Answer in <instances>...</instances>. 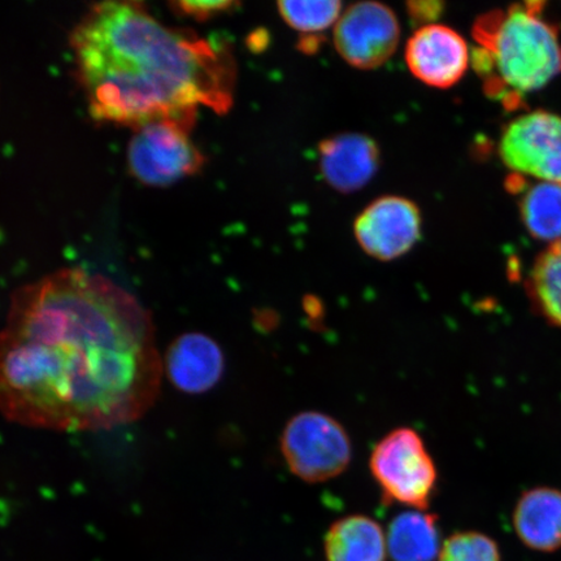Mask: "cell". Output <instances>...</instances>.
Wrapping results in <instances>:
<instances>
[{"label": "cell", "mask_w": 561, "mask_h": 561, "mask_svg": "<svg viewBox=\"0 0 561 561\" xmlns=\"http://www.w3.org/2000/svg\"><path fill=\"white\" fill-rule=\"evenodd\" d=\"M75 72L98 122L196 121L233 104V56L219 42L161 23L139 2L90 7L70 37Z\"/></svg>", "instance_id": "obj_2"}, {"label": "cell", "mask_w": 561, "mask_h": 561, "mask_svg": "<svg viewBox=\"0 0 561 561\" xmlns=\"http://www.w3.org/2000/svg\"><path fill=\"white\" fill-rule=\"evenodd\" d=\"M196 121L161 118L135 128L128 145L133 178L151 187H165L198 173L205 156L193 142Z\"/></svg>", "instance_id": "obj_5"}, {"label": "cell", "mask_w": 561, "mask_h": 561, "mask_svg": "<svg viewBox=\"0 0 561 561\" xmlns=\"http://www.w3.org/2000/svg\"><path fill=\"white\" fill-rule=\"evenodd\" d=\"M423 217L415 202L403 196H381L356 217L354 233L364 252L381 262L396 261L412 250L421 237Z\"/></svg>", "instance_id": "obj_9"}, {"label": "cell", "mask_w": 561, "mask_h": 561, "mask_svg": "<svg viewBox=\"0 0 561 561\" xmlns=\"http://www.w3.org/2000/svg\"><path fill=\"white\" fill-rule=\"evenodd\" d=\"M500 156L510 170L561 186V118L546 111L517 117L503 133Z\"/></svg>", "instance_id": "obj_8"}, {"label": "cell", "mask_w": 561, "mask_h": 561, "mask_svg": "<svg viewBox=\"0 0 561 561\" xmlns=\"http://www.w3.org/2000/svg\"><path fill=\"white\" fill-rule=\"evenodd\" d=\"M279 447L289 471L308 483L335 479L353 460L345 426L318 411L300 412L287 421Z\"/></svg>", "instance_id": "obj_6"}, {"label": "cell", "mask_w": 561, "mask_h": 561, "mask_svg": "<svg viewBox=\"0 0 561 561\" xmlns=\"http://www.w3.org/2000/svg\"><path fill=\"white\" fill-rule=\"evenodd\" d=\"M469 61L471 54L466 39L450 26H421L407 42V66L427 87H454L466 75Z\"/></svg>", "instance_id": "obj_10"}, {"label": "cell", "mask_w": 561, "mask_h": 561, "mask_svg": "<svg viewBox=\"0 0 561 561\" xmlns=\"http://www.w3.org/2000/svg\"><path fill=\"white\" fill-rule=\"evenodd\" d=\"M528 290L537 311L552 325L561 328V240L537 259Z\"/></svg>", "instance_id": "obj_17"}, {"label": "cell", "mask_w": 561, "mask_h": 561, "mask_svg": "<svg viewBox=\"0 0 561 561\" xmlns=\"http://www.w3.org/2000/svg\"><path fill=\"white\" fill-rule=\"evenodd\" d=\"M543 2L514 4L476 21L472 54L489 96L507 110L542 89L561 72L558 32L543 18Z\"/></svg>", "instance_id": "obj_3"}, {"label": "cell", "mask_w": 561, "mask_h": 561, "mask_svg": "<svg viewBox=\"0 0 561 561\" xmlns=\"http://www.w3.org/2000/svg\"><path fill=\"white\" fill-rule=\"evenodd\" d=\"M369 471L385 503L430 510L438 471L424 439L412 427H398L377 442L370 454Z\"/></svg>", "instance_id": "obj_4"}, {"label": "cell", "mask_w": 561, "mask_h": 561, "mask_svg": "<svg viewBox=\"0 0 561 561\" xmlns=\"http://www.w3.org/2000/svg\"><path fill=\"white\" fill-rule=\"evenodd\" d=\"M445 4L442 2H410L407 3V10L412 21L421 26L432 24L444 12Z\"/></svg>", "instance_id": "obj_21"}, {"label": "cell", "mask_w": 561, "mask_h": 561, "mask_svg": "<svg viewBox=\"0 0 561 561\" xmlns=\"http://www.w3.org/2000/svg\"><path fill=\"white\" fill-rule=\"evenodd\" d=\"M523 221L538 240H561V186L541 182L525 188L520 202Z\"/></svg>", "instance_id": "obj_16"}, {"label": "cell", "mask_w": 561, "mask_h": 561, "mask_svg": "<svg viewBox=\"0 0 561 561\" xmlns=\"http://www.w3.org/2000/svg\"><path fill=\"white\" fill-rule=\"evenodd\" d=\"M388 553L394 561H433L442 549L438 517L426 511L402 512L386 535Z\"/></svg>", "instance_id": "obj_15"}, {"label": "cell", "mask_w": 561, "mask_h": 561, "mask_svg": "<svg viewBox=\"0 0 561 561\" xmlns=\"http://www.w3.org/2000/svg\"><path fill=\"white\" fill-rule=\"evenodd\" d=\"M438 561H502V557L493 538L479 531H460L442 543Z\"/></svg>", "instance_id": "obj_19"}, {"label": "cell", "mask_w": 561, "mask_h": 561, "mask_svg": "<svg viewBox=\"0 0 561 561\" xmlns=\"http://www.w3.org/2000/svg\"><path fill=\"white\" fill-rule=\"evenodd\" d=\"M327 561H385L388 542L382 526L366 515L340 518L329 528Z\"/></svg>", "instance_id": "obj_14"}, {"label": "cell", "mask_w": 561, "mask_h": 561, "mask_svg": "<svg viewBox=\"0 0 561 561\" xmlns=\"http://www.w3.org/2000/svg\"><path fill=\"white\" fill-rule=\"evenodd\" d=\"M280 18L291 30L304 33L305 37H318L336 24L342 15V3L329 2H279Z\"/></svg>", "instance_id": "obj_18"}, {"label": "cell", "mask_w": 561, "mask_h": 561, "mask_svg": "<svg viewBox=\"0 0 561 561\" xmlns=\"http://www.w3.org/2000/svg\"><path fill=\"white\" fill-rule=\"evenodd\" d=\"M172 10L181 16L198 21L209 20L228 13L238 7L236 2H173Z\"/></svg>", "instance_id": "obj_20"}, {"label": "cell", "mask_w": 561, "mask_h": 561, "mask_svg": "<svg viewBox=\"0 0 561 561\" xmlns=\"http://www.w3.org/2000/svg\"><path fill=\"white\" fill-rule=\"evenodd\" d=\"M163 363L151 314L85 270L21 286L0 331V413L13 424L96 432L144 417Z\"/></svg>", "instance_id": "obj_1"}, {"label": "cell", "mask_w": 561, "mask_h": 561, "mask_svg": "<svg viewBox=\"0 0 561 561\" xmlns=\"http://www.w3.org/2000/svg\"><path fill=\"white\" fill-rule=\"evenodd\" d=\"M514 528L518 539L530 550H560L561 491L551 488L526 491L514 511Z\"/></svg>", "instance_id": "obj_13"}, {"label": "cell", "mask_w": 561, "mask_h": 561, "mask_svg": "<svg viewBox=\"0 0 561 561\" xmlns=\"http://www.w3.org/2000/svg\"><path fill=\"white\" fill-rule=\"evenodd\" d=\"M401 25L390 7L360 2L343 11L334 26V46L342 59L357 69H375L396 53Z\"/></svg>", "instance_id": "obj_7"}, {"label": "cell", "mask_w": 561, "mask_h": 561, "mask_svg": "<svg viewBox=\"0 0 561 561\" xmlns=\"http://www.w3.org/2000/svg\"><path fill=\"white\" fill-rule=\"evenodd\" d=\"M165 374L186 394H205L220 382L226 357L215 340L203 333H185L175 339L165 354Z\"/></svg>", "instance_id": "obj_12"}, {"label": "cell", "mask_w": 561, "mask_h": 561, "mask_svg": "<svg viewBox=\"0 0 561 561\" xmlns=\"http://www.w3.org/2000/svg\"><path fill=\"white\" fill-rule=\"evenodd\" d=\"M380 163L376 140L359 133H343L322 140L319 146L322 179L340 193L360 191L375 178Z\"/></svg>", "instance_id": "obj_11"}]
</instances>
